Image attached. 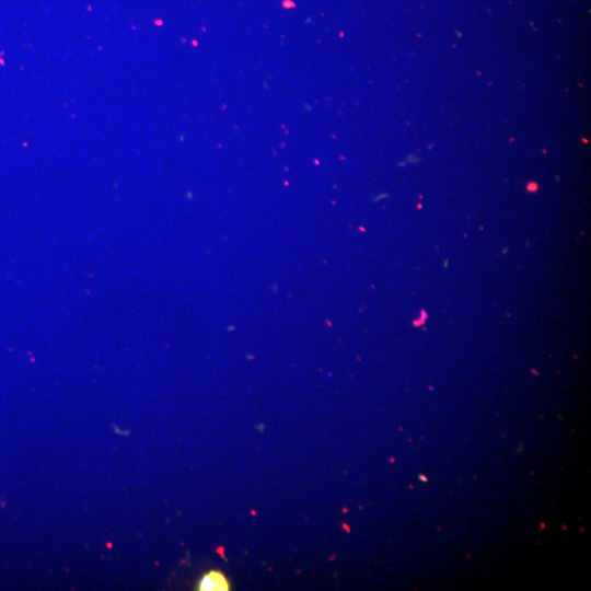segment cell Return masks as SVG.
I'll use <instances>...</instances> for the list:
<instances>
[{"label":"cell","mask_w":591,"mask_h":591,"mask_svg":"<svg viewBox=\"0 0 591 591\" xmlns=\"http://www.w3.org/2000/svg\"><path fill=\"white\" fill-rule=\"evenodd\" d=\"M230 589L227 577L219 570L206 572L197 584L199 591H224Z\"/></svg>","instance_id":"1"}]
</instances>
